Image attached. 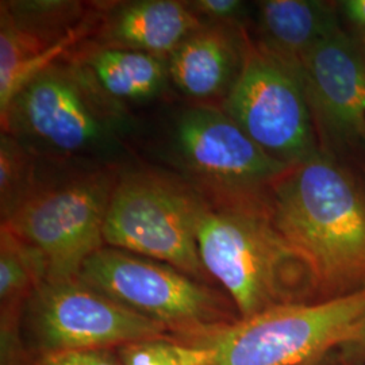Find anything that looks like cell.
I'll return each instance as SVG.
<instances>
[{"label": "cell", "instance_id": "17", "mask_svg": "<svg viewBox=\"0 0 365 365\" xmlns=\"http://www.w3.org/2000/svg\"><path fill=\"white\" fill-rule=\"evenodd\" d=\"M42 158L27 150L11 134L0 135V215L6 221L15 210L53 178L43 176Z\"/></svg>", "mask_w": 365, "mask_h": 365}, {"label": "cell", "instance_id": "6", "mask_svg": "<svg viewBox=\"0 0 365 365\" xmlns=\"http://www.w3.org/2000/svg\"><path fill=\"white\" fill-rule=\"evenodd\" d=\"M168 156L209 203L264 200L292 165L269 156L217 106H190L175 118Z\"/></svg>", "mask_w": 365, "mask_h": 365}, {"label": "cell", "instance_id": "19", "mask_svg": "<svg viewBox=\"0 0 365 365\" xmlns=\"http://www.w3.org/2000/svg\"><path fill=\"white\" fill-rule=\"evenodd\" d=\"M187 6L205 25L242 27L248 6L240 0H192Z\"/></svg>", "mask_w": 365, "mask_h": 365}, {"label": "cell", "instance_id": "13", "mask_svg": "<svg viewBox=\"0 0 365 365\" xmlns=\"http://www.w3.org/2000/svg\"><path fill=\"white\" fill-rule=\"evenodd\" d=\"M244 51L242 27H202L168 57L170 81L190 99L223 101L240 73Z\"/></svg>", "mask_w": 365, "mask_h": 365}, {"label": "cell", "instance_id": "15", "mask_svg": "<svg viewBox=\"0 0 365 365\" xmlns=\"http://www.w3.org/2000/svg\"><path fill=\"white\" fill-rule=\"evenodd\" d=\"M114 103L146 102L158 96L170 81L168 63L152 54L107 46L91 38L66 56Z\"/></svg>", "mask_w": 365, "mask_h": 365}, {"label": "cell", "instance_id": "21", "mask_svg": "<svg viewBox=\"0 0 365 365\" xmlns=\"http://www.w3.org/2000/svg\"><path fill=\"white\" fill-rule=\"evenodd\" d=\"M333 357L342 365H365V317L333 351Z\"/></svg>", "mask_w": 365, "mask_h": 365}, {"label": "cell", "instance_id": "8", "mask_svg": "<svg viewBox=\"0 0 365 365\" xmlns=\"http://www.w3.org/2000/svg\"><path fill=\"white\" fill-rule=\"evenodd\" d=\"M27 351L41 357L78 351H113L144 339L172 337L155 321L88 286L80 277L43 282L24 318Z\"/></svg>", "mask_w": 365, "mask_h": 365}, {"label": "cell", "instance_id": "22", "mask_svg": "<svg viewBox=\"0 0 365 365\" xmlns=\"http://www.w3.org/2000/svg\"><path fill=\"white\" fill-rule=\"evenodd\" d=\"M341 9L352 25L365 31V0L342 1Z\"/></svg>", "mask_w": 365, "mask_h": 365}, {"label": "cell", "instance_id": "12", "mask_svg": "<svg viewBox=\"0 0 365 365\" xmlns=\"http://www.w3.org/2000/svg\"><path fill=\"white\" fill-rule=\"evenodd\" d=\"M205 25L179 0H134L106 6L92 41L168 60L180 43Z\"/></svg>", "mask_w": 365, "mask_h": 365}, {"label": "cell", "instance_id": "9", "mask_svg": "<svg viewBox=\"0 0 365 365\" xmlns=\"http://www.w3.org/2000/svg\"><path fill=\"white\" fill-rule=\"evenodd\" d=\"M221 108L283 163L295 165L319 152L299 68L264 49L247 31L242 66Z\"/></svg>", "mask_w": 365, "mask_h": 365}, {"label": "cell", "instance_id": "5", "mask_svg": "<svg viewBox=\"0 0 365 365\" xmlns=\"http://www.w3.org/2000/svg\"><path fill=\"white\" fill-rule=\"evenodd\" d=\"M207 200L178 175L150 168L118 175L106 215V247L165 262L212 284L196 227Z\"/></svg>", "mask_w": 365, "mask_h": 365}, {"label": "cell", "instance_id": "11", "mask_svg": "<svg viewBox=\"0 0 365 365\" xmlns=\"http://www.w3.org/2000/svg\"><path fill=\"white\" fill-rule=\"evenodd\" d=\"M314 120L329 137L354 143L365 137V61L341 30L299 61Z\"/></svg>", "mask_w": 365, "mask_h": 365}, {"label": "cell", "instance_id": "16", "mask_svg": "<svg viewBox=\"0 0 365 365\" xmlns=\"http://www.w3.org/2000/svg\"><path fill=\"white\" fill-rule=\"evenodd\" d=\"M253 38L264 49L299 68L300 58L341 29L333 7L315 0H265L256 4Z\"/></svg>", "mask_w": 365, "mask_h": 365}, {"label": "cell", "instance_id": "18", "mask_svg": "<svg viewBox=\"0 0 365 365\" xmlns=\"http://www.w3.org/2000/svg\"><path fill=\"white\" fill-rule=\"evenodd\" d=\"M120 365H211V346L191 344L175 337L144 339L117 351Z\"/></svg>", "mask_w": 365, "mask_h": 365}, {"label": "cell", "instance_id": "10", "mask_svg": "<svg viewBox=\"0 0 365 365\" xmlns=\"http://www.w3.org/2000/svg\"><path fill=\"white\" fill-rule=\"evenodd\" d=\"M365 317V291L346 298L271 309L222 327L203 344L211 365H299L333 352Z\"/></svg>", "mask_w": 365, "mask_h": 365}, {"label": "cell", "instance_id": "1", "mask_svg": "<svg viewBox=\"0 0 365 365\" xmlns=\"http://www.w3.org/2000/svg\"><path fill=\"white\" fill-rule=\"evenodd\" d=\"M268 210L277 232L309 261L319 302L365 291V188L318 152L272 184Z\"/></svg>", "mask_w": 365, "mask_h": 365}, {"label": "cell", "instance_id": "3", "mask_svg": "<svg viewBox=\"0 0 365 365\" xmlns=\"http://www.w3.org/2000/svg\"><path fill=\"white\" fill-rule=\"evenodd\" d=\"M125 114L66 56L30 78L0 118L1 131L43 161L61 164L114 152Z\"/></svg>", "mask_w": 365, "mask_h": 365}, {"label": "cell", "instance_id": "2", "mask_svg": "<svg viewBox=\"0 0 365 365\" xmlns=\"http://www.w3.org/2000/svg\"><path fill=\"white\" fill-rule=\"evenodd\" d=\"M267 199L207 202L196 227L203 267L241 319L319 302L312 265L277 232Z\"/></svg>", "mask_w": 365, "mask_h": 365}, {"label": "cell", "instance_id": "4", "mask_svg": "<svg viewBox=\"0 0 365 365\" xmlns=\"http://www.w3.org/2000/svg\"><path fill=\"white\" fill-rule=\"evenodd\" d=\"M78 277L163 325L172 337L191 344H203L222 327L241 319L233 302L220 288L165 262L122 249H99L84 262Z\"/></svg>", "mask_w": 365, "mask_h": 365}, {"label": "cell", "instance_id": "14", "mask_svg": "<svg viewBox=\"0 0 365 365\" xmlns=\"http://www.w3.org/2000/svg\"><path fill=\"white\" fill-rule=\"evenodd\" d=\"M46 280L38 252L0 226V365H36L27 351V303Z\"/></svg>", "mask_w": 365, "mask_h": 365}, {"label": "cell", "instance_id": "23", "mask_svg": "<svg viewBox=\"0 0 365 365\" xmlns=\"http://www.w3.org/2000/svg\"><path fill=\"white\" fill-rule=\"evenodd\" d=\"M331 353L333 352L315 356L313 359H310V360H307V361H304V363H302V364L299 365H327L330 357H331Z\"/></svg>", "mask_w": 365, "mask_h": 365}, {"label": "cell", "instance_id": "7", "mask_svg": "<svg viewBox=\"0 0 365 365\" xmlns=\"http://www.w3.org/2000/svg\"><path fill=\"white\" fill-rule=\"evenodd\" d=\"M117 179L111 170L53 178L0 226L38 252L45 282L78 277L84 262L106 247V215Z\"/></svg>", "mask_w": 365, "mask_h": 365}, {"label": "cell", "instance_id": "24", "mask_svg": "<svg viewBox=\"0 0 365 365\" xmlns=\"http://www.w3.org/2000/svg\"><path fill=\"white\" fill-rule=\"evenodd\" d=\"M327 365H342L339 364V363H337L336 360H334V357H333V353H331V357H330V360H329V363H327Z\"/></svg>", "mask_w": 365, "mask_h": 365}, {"label": "cell", "instance_id": "20", "mask_svg": "<svg viewBox=\"0 0 365 365\" xmlns=\"http://www.w3.org/2000/svg\"><path fill=\"white\" fill-rule=\"evenodd\" d=\"M36 365H120L111 351H78L41 357Z\"/></svg>", "mask_w": 365, "mask_h": 365}]
</instances>
